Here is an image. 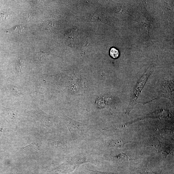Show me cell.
I'll list each match as a JSON object with an SVG mask.
<instances>
[{"label": "cell", "mask_w": 174, "mask_h": 174, "mask_svg": "<svg viewBox=\"0 0 174 174\" xmlns=\"http://www.w3.org/2000/svg\"><path fill=\"white\" fill-rule=\"evenodd\" d=\"M128 143L124 141L122 139H120L113 141H112L111 145L112 146H115L116 147L121 148L123 147L126 143Z\"/></svg>", "instance_id": "obj_4"}, {"label": "cell", "mask_w": 174, "mask_h": 174, "mask_svg": "<svg viewBox=\"0 0 174 174\" xmlns=\"http://www.w3.org/2000/svg\"><path fill=\"white\" fill-rule=\"evenodd\" d=\"M137 172L141 174H161L154 173L153 171L149 170L146 164H144L143 166L136 169Z\"/></svg>", "instance_id": "obj_3"}, {"label": "cell", "mask_w": 174, "mask_h": 174, "mask_svg": "<svg viewBox=\"0 0 174 174\" xmlns=\"http://www.w3.org/2000/svg\"><path fill=\"white\" fill-rule=\"evenodd\" d=\"M110 54L112 58L116 59L119 56V52L118 50L115 48H112L110 51Z\"/></svg>", "instance_id": "obj_7"}, {"label": "cell", "mask_w": 174, "mask_h": 174, "mask_svg": "<svg viewBox=\"0 0 174 174\" xmlns=\"http://www.w3.org/2000/svg\"><path fill=\"white\" fill-rule=\"evenodd\" d=\"M88 159L84 157L76 156L69 158L60 166L58 171L64 173H69L74 171L79 166L88 162Z\"/></svg>", "instance_id": "obj_1"}, {"label": "cell", "mask_w": 174, "mask_h": 174, "mask_svg": "<svg viewBox=\"0 0 174 174\" xmlns=\"http://www.w3.org/2000/svg\"><path fill=\"white\" fill-rule=\"evenodd\" d=\"M113 159H115L121 161H128L130 159L126 154L122 153L117 156H113Z\"/></svg>", "instance_id": "obj_6"}, {"label": "cell", "mask_w": 174, "mask_h": 174, "mask_svg": "<svg viewBox=\"0 0 174 174\" xmlns=\"http://www.w3.org/2000/svg\"><path fill=\"white\" fill-rule=\"evenodd\" d=\"M66 123L73 139L80 138L86 131L87 127L85 124L78 122L67 117Z\"/></svg>", "instance_id": "obj_2"}, {"label": "cell", "mask_w": 174, "mask_h": 174, "mask_svg": "<svg viewBox=\"0 0 174 174\" xmlns=\"http://www.w3.org/2000/svg\"><path fill=\"white\" fill-rule=\"evenodd\" d=\"M89 174H115L111 173L102 172L98 171H91Z\"/></svg>", "instance_id": "obj_10"}, {"label": "cell", "mask_w": 174, "mask_h": 174, "mask_svg": "<svg viewBox=\"0 0 174 174\" xmlns=\"http://www.w3.org/2000/svg\"><path fill=\"white\" fill-rule=\"evenodd\" d=\"M9 16V13L6 12H1L0 13V19L1 20L6 19Z\"/></svg>", "instance_id": "obj_9"}, {"label": "cell", "mask_w": 174, "mask_h": 174, "mask_svg": "<svg viewBox=\"0 0 174 174\" xmlns=\"http://www.w3.org/2000/svg\"><path fill=\"white\" fill-rule=\"evenodd\" d=\"M24 27L22 25H18L9 30L7 32L9 33H19L24 29Z\"/></svg>", "instance_id": "obj_5"}, {"label": "cell", "mask_w": 174, "mask_h": 174, "mask_svg": "<svg viewBox=\"0 0 174 174\" xmlns=\"http://www.w3.org/2000/svg\"><path fill=\"white\" fill-rule=\"evenodd\" d=\"M22 67H23V63L21 59H20L16 64V68L17 70L20 72H21Z\"/></svg>", "instance_id": "obj_8"}]
</instances>
